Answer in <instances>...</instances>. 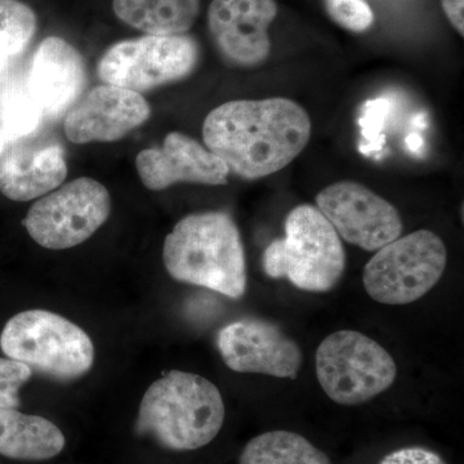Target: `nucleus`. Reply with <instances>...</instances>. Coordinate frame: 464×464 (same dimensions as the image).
Masks as SVG:
<instances>
[{"label": "nucleus", "mask_w": 464, "mask_h": 464, "mask_svg": "<svg viewBox=\"0 0 464 464\" xmlns=\"http://www.w3.org/2000/svg\"><path fill=\"white\" fill-rule=\"evenodd\" d=\"M387 102L389 101L378 100L372 101L366 105V111L364 116L360 119V125L364 128L362 133H364L365 139L369 140V143L365 148H360L362 154L369 155V152L377 151L382 148V143L378 142V132H380L382 121H383L384 112L389 106Z\"/></svg>", "instance_id": "nucleus-24"}, {"label": "nucleus", "mask_w": 464, "mask_h": 464, "mask_svg": "<svg viewBox=\"0 0 464 464\" xmlns=\"http://www.w3.org/2000/svg\"><path fill=\"white\" fill-rule=\"evenodd\" d=\"M316 377L335 404L355 406L371 401L392 386L398 375L386 348L356 331L332 333L317 347Z\"/></svg>", "instance_id": "nucleus-6"}, {"label": "nucleus", "mask_w": 464, "mask_h": 464, "mask_svg": "<svg viewBox=\"0 0 464 464\" xmlns=\"http://www.w3.org/2000/svg\"><path fill=\"white\" fill-rule=\"evenodd\" d=\"M167 273L191 284L239 299L246 295V265L240 231L224 212L194 213L179 222L164 241Z\"/></svg>", "instance_id": "nucleus-2"}, {"label": "nucleus", "mask_w": 464, "mask_h": 464, "mask_svg": "<svg viewBox=\"0 0 464 464\" xmlns=\"http://www.w3.org/2000/svg\"><path fill=\"white\" fill-rule=\"evenodd\" d=\"M111 198L102 183L81 177L44 195L25 217L32 239L43 248H74L108 221Z\"/></svg>", "instance_id": "nucleus-9"}, {"label": "nucleus", "mask_w": 464, "mask_h": 464, "mask_svg": "<svg viewBox=\"0 0 464 464\" xmlns=\"http://www.w3.org/2000/svg\"><path fill=\"white\" fill-rule=\"evenodd\" d=\"M447 264L441 237L418 230L378 249L365 265L362 283L374 301L401 306L426 295L441 279Z\"/></svg>", "instance_id": "nucleus-7"}, {"label": "nucleus", "mask_w": 464, "mask_h": 464, "mask_svg": "<svg viewBox=\"0 0 464 464\" xmlns=\"http://www.w3.org/2000/svg\"><path fill=\"white\" fill-rule=\"evenodd\" d=\"M445 16L460 36L464 35V0H441Z\"/></svg>", "instance_id": "nucleus-26"}, {"label": "nucleus", "mask_w": 464, "mask_h": 464, "mask_svg": "<svg viewBox=\"0 0 464 464\" xmlns=\"http://www.w3.org/2000/svg\"><path fill=\"white\" fill-rule=\"evenodd\" d=\"M406 146L411 150V152H420V150L422 149L423 140L420 139L418 134H411V136L406 139Z\"/></svg>", "instance_id": "nucleus-27"}, {"label": "nucleus", "mask_w": 464, "mask_h": 464, "mask_svg": "<svg viewBox=\"0 0 464 464\" xmlns=\"http://www.w3.org/2000/svg\"><path fill=\"white\" fill-rule=\"evenodd\" d=\"M199 58V44L188 34H145L109 47L100 58L97 74L103 84L140 93L188 78L197 69Z\"/></svg>", "instance_id": "nucleus-8"}, {"label": "nucleus", "mask_w": 464, "mask_h": 464, "mask_svg": "<svg viewBox=\"0 0 464 464\" xmlns=\"http://www.w3.org/2000/svg\"><path fill=\"white\" fill-rule=\"evenodd\" d=\"M112 11L146 35H182L197 23L200 0H112Z\"/></svg>", "instance_id": "nucleus-18"}, {"label": "nucleus", "mask_w": 464, "mask_h": 464, "mask_svg": "<svg viewBox=\"0 0 464 464\" xmlns=\"http://www.w3.org/2000/svg\"><path fill=\"white\" fill-rule=\"evenodd\" d=\"M316 208L342 239L374 252L401 237L398 209L355 181L332 183L316 195Z\"/></svg>", "instance_id": "nucleus-10"}, {"label": "nucleus", "mask_w": 464, "mask_h": 464, "mask_svg": "<svg viewBox=\"0 0 464 464\" xmlns=\"http://www.w3.org/2000/svg\"><path fill=\"white\" fill-rule=\"evenodd\" d=\"M224 422V399L215 384L198 374L172 371L146 391L136 432L168 450L190 451L210 444Z\"/></svg>", "instance_id": "nucleus-3"}, {"label": "nucleus", "mask_w": 464, "mask_h": 464, "mask_svg": "<svg viewBox=\"0 0 464 464\" xmlns=\"http://www.w3.org/2000/svg\"><path fill=\"white\" fill-rule=\"evenodd\" d=\"M43 115L26 85H14L0 94V134L5 142L26 139L35 132Z\"/></svg>", "instance_id": "nucleus-21"}, {"label": "nucleus", "mask_w": 464, "mask_h": 464, "mask_svg": "<svg viewBox=\"0 0 464 464\" xmlns=\"http://www.w3.org/2000/svg\"><path fill=\"white\" fill-rule=\"evenodd\" d=\"M32 375V368L24 362L0 357V409H17L21 405L20 389Z\"/></svg>", "instance_id": "nucleus-23"}, {"label": "nucleus", "mask_w": 464, "mask_h": 464, "mask_svg": "<svg viewBox=\"0 0 464 464\" xmlns=\"http://www.w3.org/2000/svg\"><path fill=\"white\" fill-rule=\"evenodd\" d=\"M136 169L146 188L163 191L176 183L219 186L227 183L230 170L206 146L181 132H170L159 148L137 154Z\"/></svg>", "instance_id": "nucleus-14"}, {"label": "nucleus", "mask_w": 464, "mask_h": 464, "mask_svg": "<svg viewBox=\"0 0 464 464\" xmlns=\"http://www.w3.org/2000/svg\"><path fill=\"white\" fill-rule=\"evenodd\" d=\"M0 157V192L14 201H30L56 190L65 181V151L58 143L8 142Z\"/></svg>", "instance_id": "nucleus-16"}, {"label": "nucleus", "mask_w": 464, "mask_h": 464, "mask_svg": "<svg viewBox=\"0 0 464 464\" xmlns=\"http://www.w3.org/2000/svg\"><path fill=\"white\" fill-rule=\"evenodd\" d=\"M65 444L63 431L47 418L0 409V456L41 462L58 456Z\"/></svg>", "instance_id": "nucleus-17"}, {"label": "nucleus", "mask_w": 464, "mask_h": 464, "mask_svg": "<svg viewBox=\"0 0 464 464\" xmlns=\"http://www.w3.org/2000/svg\"><path fill=\"white\" fill-rule=\"evenodd\" d=\"M151 109L139 92L111 84L93 88L66 112L63 130L76 145L116 142L149 121Z\"/></svg>", "instance_id": "nucleus-13"}, {"label": "nucleus", "mask_w": 464, "mask_h": 464, "mask_svg": "<svg viewBox=\"0 0 464 464\" xmlns=\"http://www.w3.org/2000/svg\"><path fill=\"white\" fill-rule=\"evenodd\" d=\"M276 14L275 0H213L208 9V27L226 63L250 69L270 56L268 29Z\"/></svg>", "instance_id": "nucleus-12"}, {"label": "nucleus", "mask_w": 464, "mask_h": 464, "mask_svg": "<svg viewBox=\"0 0 464 464\" xmlns=\"http://www.w3.org/2000/svg\"><path fill=\"white\" fill-rule=\"evenodd\" d=\"M239 464H332V460L299 433L271 431L250 440Z\"/></svg>", "instance_id": "nucleus-19"}, {"label": "nucleus", "mask_w": 464, "mask_h": 464, "mask_svg": "<svg viewBox=\"0 0 464 464\" xmlns=\"http://www.w3.org/2000/svg\"><path fill=\"white\" fill-rule=\"evenodd\" d=\"M5 146H7V142L3 139L2 134H0V157H2L3 152H5Z\"/></svg>", "instance_id": "nucleus-28"}, {"label": "nucleus", "mask_w": 464, "mask_h": 464, "mask_svg": "<svg viewBox=\"0 0 464 464\" xmlns=\"http://www.w3.org/2000/svg\"><path fill=\"white\" fill-rule=\"evenodd\" d=\"M311 133L306 110L284 97L228 101L203 124L206 148L230 173L249 181L288 167L306 149Z\"/></svg>", "instance_id": "nucleus-1"}, {"label": "nucleus", "mask_w": 464, "mask_h": 464, "mask_svg": "<svg viewBox=\"0 0 464 464\" xmlns=\"http://www.w3.org/2000/svg\"><path fill=\"white\" fill-rule=\"evenodd\" d=\"M380 464H447V462L430 449L408 447L387 454Z\"/></svg>", "instance_id": "nucleus-25"}, {"label": "nucleus", "mask_w": 464, "mask_h": 464, "mask_svg": "<svg viewBox=\"0 0 464 464\" xmlns=\"http://www.w3.org/2000/svg\"><path fill=\"white\" fill-rule=\"evenodd\" d=\"M329 17L348 32L364 33L374 23V14L365 0H324Z\"/></svg>", "instance_id": "nucleus-22"}, {"label": "nucleus", "mask_w": 464, "mask_h": 464, "mask_svg": "<svg viewBox=\"0 0 464 464\" xmlns=\"http://www.w3.org/2000/svg\"><path fill=\"white\" fill-rule=\"evenodd\" d=\"M87 70L74 45L60 36H48L38 45L30 63L26 88L44 118H58L81 99Z\"/></svg>", "instance_id": "nucleus-15"}, {"label": "nucleus", "mask_w": 464, "mask_h": 464, "mask_svg": "<svg viewBox=\"0 0 464 464\" xmlns=\"http://www.w3.org/2000/svg\"><path fill=\"white\" fill-rule=\"evenodd\" d=\"M217 346L225 364L237 373L295 380L304 362L297 342L276 324L257 317L227 324L218 333Z\"/></svg>", "instance_id": "nucleus-11"}, {"label": "nucleus", "mask_w": 464, "mask_h": 464, "mask_svg": "<svg viewBox=\"0 0 464 464\" xmlns=\"http://www.w3.org/2000/svg\"><path fill=\"white\" fill-rule=\"evenodd\" d=\"M285 237L274 240L262 255L265 274L286 279L306 292H329L346 270L340 235L316 207L293 208L284 224Z\"/></svg>", "instance_id": "nucleus-4"}, {"label": "nucleus", "mask_w": 464, "mask_h": 464, "mask_svg": "<svg viewBox=\"0 0 464 464\" xmlns=\"http://www.w3.org/2000/svg\"><path fill=\"white\" fill-rule=\"evenodd\" d=\"M0 348L9 359L60 381L81 378L94 362L90 335L44 310L24 311L9 319L0 334Z\"/></svg>", "instance_id": "nucleus-5"}, {"label": "nucleus", "mask_w": 464, "mask_h": 464, "mask_svg": "<svg viewBox=\"0 0 464 464\" xmlns=\"http://www.w3.org/2000/svg\"><path fill=\"white\" fill-rule=\"evenodd\" d=\"M38 29L32 7L21 0H0V72L26 51Z\"/></svg>", "instance_id": "nucleus-20"}]
</instances>
